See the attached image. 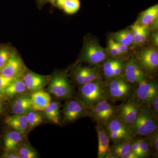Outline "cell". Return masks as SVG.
<instances>
[{
    "instance_id": "cell-1",
    "label": "cell",
    "mask_w": 158,
    "mask_h": 158,
    "mask_svg": "<svg viewBox=\"0 0 158 158\" xmlns=\"http://www.w3.org/2000/svg\"><path fill=\"white\" fill-rule=\"evenodd\" d=\"M104 81L106 98L111 102L126 101L134 98L136 85L123 76Z\"/></svg>"
},
{
    "instance_id": "cell-2",
    "label": "cell",
    "mask_w": 158,
    "mask_h": 158,
    "mask_svg": "<svg viewBox=\"0 0 158 158\" xmlns=\"http://www.w3.org/2000/svg\"><path fill=\"white\" fill-rule=\"evenodd\" d=\"M158 128V121L154 118L147 107L141 106L135 120L127 126L130 136L142 137L147 135Z\"/></svg>"
},
{
    "instance_id": "cell-3",
    "label": "cell",
    "mask_w": 158,
    "mask_h": 158,
    "mask_svg": "<svg viewBox=\"0 0 158 158\" xmlns=\"http://www.w3.org/2000/svg\"><path fill=\"white\" fill-rule=\"evenodd\" d=\"M78 97L77 98L89 107L102 100L106 99L104 81L101 79L80 86Z\"/></svg>"
},
{
    "instance_id": "cell-4",
    "label": "cell",
    "mask_w": 158,
    "mask_h": 158,
    "mask_svg": "<svg viewBox=\"0 0 158 158\" xmlns=\"http://www.w3.org/2000/svg\"><path fill=\"white\" fill-rule=\"evenodd\" d=\"M117 115V106L107 99L89 107L88 116L96 123L104 126Z\"/></svg>"
},
{
    "instance_id": "cell-5",
    "label": "cell",
    "mask_w": 158,
    "mask_h": 158,
    "mask_svg": "<svg viewBox=\"0 0 158 158\" xmlns=\"http://www.w3.org/2000/svg\"><path fill=\"white\" fill-rule=\"evenodd\" d=\"M48 91L58 98L69 99L73 95L72 86L69 81L67 74L58 72L51 78Z\"/></svg>"
},
{
    "instance_id": "cell-6",
    "label": "cell",
    "mask_w": 158,
    "mask_h": 158,
    "mask_svg": "<svg viewBox=\"0 0 158 158\" xmlns=\"http://www.w3.org/2000/svg\"><path fill=\"white\" fill-rule=\"evenodd\" d=\"M158 95V85L155 80L145 79L136 85L134 98L141 106L148 108Z\"/></svg>"
},
{
    "instance_id": "cell-7",
    "label": "cell",
    "mask_w": 158,
    "mask_h": 158,
    "mask_svg": "<svg viewBox=\"0 0 158 158\" xmlns=\"http://www.w3.org/2000/svg\"><path fill=\"white\" fill-rule=\"evenodd\" d=\"M89 107L78 98L70 99L65 102L62 110L63 121L69 123L80 118L88 116Z\"/></svg>"
},
{
    "instance_id": "cell-8",
    "label": "cell",
    "mask_w": 158,
    "mask_h": 158,
    "mask_svg": "<svg viewBox=\"0 0 158 158\" xmlns=\"http://www.w3.org/2000/svg\"><path fill=\"white\" fill-rule=\"evenodd\" d=\"M107 58L106 53L95 40L86 43L82 53L81 60L92 66L100 65Z\"/></svg>"
},
{
    "instance_id": "cell-9",
    "label": "cell",
    "mask_w": 158,
    "mask_h": 158,
    "mask_svg": "<svg viewBox=\"0 0 158 158\" xmlns=\"http://www.w3.org/2000/svg\"><path fill=\"white\" fill-rule=\"evenodd\" d=\"M106 131L113 143L122 141H131L133 139L128 131L127 126L116 115L104 126Z\"/></svg>"
},
{
    "instance_id": "cell-10",
    "label": "cell",
    "mask_w": 158,
    "mask_h": 158,
    "mask_svg": "<svg viewBox=\"0 0 158 158\" xmlns=\"http://www.w3.org/2000/svg\"><path fill=\"white\" fill-rule=\"evenodd\" d=\"M72 75L74 81L79 87L102 79L101 65L92 67L77 66L73 71Z\"/></svg>"
},
{
    "instance_id": "cell-11",
    "label": "cell",
    "mask_w": 158,
    "mask_h": 158,
    "mask_svg": "<svg viewBox=\"0 0 158 158\" xmlns=\"http://www.w3.org/2000/svg\"><path fill=\"white\" fill-rule=\"evenodd\" d=\"M141 107L134 98L123 102L117 106V116L127 126L135 120Z\"/></svg>"
},
{
    "instance_id": "cell-12",
    "label": "cell",
    "mask_w": 158,
    "mask_h": 158,
    "mask_svg": "<svg viewBox=\"0 0 158 158\" xmlns=\"http://www.w3.org/2000/svg\"><path fill=\"white\" fill-rule=\"evenodd\" d=\"M125 63L121 59L107 58L102 63V75L104 81L123 76Z\"/></svg>"
},
{
    "instance_id": "cell-13",
    "label": "cell",
    "mask_w": 158,
    "mask_h": 158,
    "mask_svg": "<svg viewBox=\"0 0 158 158\" xmlns=\"http://www.w3.org/2000/svg\"><path fill=\"white\" fill-rule=\"evenodd\" d=\"M137 61L144 72L153 73L158 67V51L154 48L146 49L139 54Z\"/></svg>"
},
{
    "instance_id": "cell-14",
    "label": "cell",
    "mask_w": 158,
    "mask_h": 158,
    "mask_svg": "<svg viewBox=\"0 0 158 158\" xmlns=\"http://www.w3.org/2000/svg\"><path fill=\"white\" fill-rule=\"evenodd\" d=\"M25 70L22 60L15 52H12L9 61L0 70V74L8 77H19Z\"/></svg>"
},
{
    "instance_id": "cell-15",
    "label": "cell",
    "mask_w": 158,
    "mask_h": 158,
    "mask_svg": "<svg viewBox=\"0 0 158 158\" xmlns=\"http://www.w3.org/2000/svg\"><path fill=\"white\" fill-rule=\"evenodd\" d=\"M123 77L129 83L135 85L146 79L144 73L133 58L125 63Z\"/></svg>"
},
{
    "instance_id": "cell-16",
    "label": "cell",
    "mask_w": 158,
    "mask_h": 158,
    "mask_svg": "<svg viewBox=\"0 0 158 158\" xmlns=\"http://www.w3.org/2000/svg\"><path fill=\"white\" fill-rule=\"evenodd\" d=\"M50 79L49 76L41 75L32 72H29L26 73L23 78L27 90H30L32 93L43 90Z\"/></svg>"
},
{
    "instance_id": "cell-17",
    "label": "cell",
    "mask_w": 158,
    "mask_h": 158,
    "mask_svg": "<svg viewBox=\"0 0 158 158\" xmlns=\"http://www.w3.org/2000/svg\"><path fill=\"white\" fill-rule=\"evenodd\" d=\"M10 108L14 114H24L33 110L31 101V95L19 94L11 102Z\"/></svg>"
},
{
    "instance_id": "cell-18",
    "label": "cell",
    "mask_w": 158,
    "mask_h": 158,
    "mask_svg": "<svg viewBox=\"0 0 158 158\" xmlns=\"http://www.w3.org/2000/svg\"><path fill=\"white\" fill-rule=\"evenodd\" d=\"M95 129L98 138V158H105L106 155L110 151V140L104 126L96 123Z\"/></svg>"
},
{
    "instance_id": "cell-19",
    "label": "cell",
    "mask_w": 158,
    "mask_h": 158,
    "mask_svg": "<svg viewBox=\"0 0 158 158\" xmlns=\"http://www.w3.org/2000/svg\"><path fill=\"white\" fill-rule=\"evenodd\" d=\"M5 121L8 126L22 135L25 134L29 128L27 114H14L7 116Z\"/></svg>"
},
{
    "instance_id": "cell-20",
    "label": "cell",
    "mask_w": 158,
    "mask_h": 158,
    "mask_svg": "<svg viewBox=\"0 0 158 158\" xmlns=\"http://www.w3.org/2000/svg\"><path fill=\"white\" fill-rule=\"evenodd\" d=\"M49 94L43 90L34 92L31 95V101L33 110L43 111L51 102Z\"/></svg>"
},
{
    "instance_id": "cell-21",
    "label": "cell",
    "mask_w": 158,
    "mask_h": 158,
    "mask_svg": "<svg viewBox=\"0 0 158 158\" xmlns=\"http://www.w3.org/2000/svg\"><path fill=\"white\" fill-rule=\"evenodd\" d=\"M60 107V103L59 102H51L48 106L43 111L44 116L52 123L61 124Z\"/></svg>"
},
{
    "instance_id": "cell-22",
    "label": "cell",
    "mask_w": 158,
    "mask_h": 158,
    "mask_svg": "<svg viewBox=\"0 0 158 158\" xmlns=\"http://www.w3.org/2000/svg\"><path fill=\"white\" fill-rule=\"evenodd\" d=\"M27 90L25 84L20 77L16 78L6 88L4 92V96L11 98L24 93Z\"/></svg>"
},
{
    "instance_id": "cell-23",
    "label": "cell",
    "mask_w": 158,
    "mask_h": 158,
    "mask_svg": "<svg viewBox=\"0 0 158 158\" xmlns=\"http://www.w3.org/2000/svg\"><path fill=\"white\" fill-rule=\"evenodd\" d=\"M158 5L157 4L143 11L138 23L140 25L148 27L150 24L158 19Z\"/></svg>"
},
{
    "instance_id": "cell-24",
    "label": "cell",
    "mask_w": 158,
    "mask_h": 158,
    "mask_svg": "<svg viewBox=\"0 0 158 158\" xmlns=\"http://www.w3.org/2000/svg\"><path fill=\"white\" fill-rule=\"evenodd\" d=\"M22 134L17 131H12L7 133L4 138V144L6 152H13L21 141Z\"/></svg>"
},
{
    "instance_id": "cell-25",
    "label": "cell",
    "mask_w": 158,
    "mask_h": 158,
    "mask_svg": "<svg viewBox=\"0 0 158 158\" xmlns=\"http://www.w3.org/2000/svg\"><path fill=\"white\" fill-rule=\"evenodd\" d=\"M131 141H122L113 143L110 146V150L117 158H120L125 154L131 150Z\"/></svg>"
},
{
    "instance_id": "cell-26",
    "label": "cell",
    "mask_w": 158,
    "mask_h": 158,
    "mask_svg": "<svg viewBox=\"0 0 158 158\" xmlns=\"http://www.w3.org/2000/svg\"><path fill=\"white\" fill-rule=\"evenodd\" d=\"M114 40L115 42L129 46L132 44L133 34L131 30H123L114 34Z\"/></svg>"
},
{
    "instance_id": "cell-27",
    "label": "cell",
    "mask_w": 158,
    "mask_h": 158,
    "mask_svg": "<svg viewBox=\"0 0 158 158\" xmlns=\"http://www.w3.org/2000/svg\"><path fill=\"white\" fill-rule=\"evenodd\" d=\"M144 137V139L151 150L152 154L156 158H158V128Z\"/></svg>"
},
{
    "instance_id": "cell-28",
    "label": "cell",
    "mask_w": 158,
    "mask_h": 158,
    "mask_svg": "<svg viewBox=\"0 0 158 158\" xmlns=\"http://www.w3.org/2000/svg\"><path fill=\"white\" fill-rule=\"evenodd\" d=\"M28 128L33 129L42 123L43 122L42 116L34 110L29 111L27 113Z\"/></svg>"
},
{
    "instance_id": "cell-29",
    "label": "cell",
    "mask_w": 158,
    "mask_h": 158,
    "mask_svg": "<svg viewBox=\"0 0 158 158\" xmlns=\"http://www.w3.org/2000/svg\"><path fill=\"white\" fill-rule=\"evenodd\" d=\"M20 158H36L37 154L36 151L28 144H25L20 148L17 153Z\"/></svg>"
},
{
    "instance_id": "cell-30",
    "label": "cell",
    "mask_w": 158,
    "mask_h": 158,
    "mask_svg": "<svg viewBox=\"0 0 158 158\" xmlns=\"http://www.w3.org/2000/svg\"><path fill=\"white\" fill-rule=\"evenodd\" d=\"M80 8V0H65L62 9L68 14L77 12Z\"/></svg>"
},
{
    "instance_id": "cell-31",
    "label": "cell",
    "mask_w": 158,
    "mask_h": 158,
    "mask_svg": "<svg viewBox=\"0 0 158 158\" xmlns=\"http://www.w3.org/2000/svg\"><path fill=\"white\" fill-rule=\"evenodd\" d=\"M145 26L140 25L138 22H136L132 26L131 30L133 34V42L134 45H138L141 44L140 37L141 32Z\"/></svg>"
},
{
    "instance_id": "cell-32",
    "label": "cell",
    "mask_w": 158,
    "mask_h": 158,
    "mask_svg": "<svg viewBox=\"0 0 158 158\" xmlns=\"http://www.w3.org/2000/svg\"><path fill=\"white\" fill-rule=\"evenodd\" d=\"M11 50L7 47L0 48V70L6 65L11 56Z\"/></svg>"
},
{
    "instance_id": "cell-33",
    "label": "cell",
    "mask_w": 158,
    "mask_h": 158,
    "mask_svg": "<svg viewBox=\"0 0 158 158\" xmlns=\"http://www.w3.org/2000/svg\"><path fill=\"white\" fill-rule=\"evenodd\" d=\"M108 48L109 54L111 58L120 59V57L123 56L116 47L114 40L113 39H110L109 40L108 42Z\"/></svg>"
},
{
    "instance_id": "cell-34",
    "label": "cell",
    "mask_w": 158,
    "mask_h": 158,
    "mask_svg": "<svg viewBox=\"0 0 158 158\" xmlns=\"http://www.w3.org/2000/svg\"><path fill=\"white\" fill-rule=\"evenodd\" d=\"M139 147L141 150L142 158H147L152 155L151 150L148 145L146 141L142 138V137L139 138Z\"/></svg>"
},
{
    "instance_id": "cell-35",
    "label": "cell",
    "mask_w": 158,
    "mask_h": 158,
    "mask_svg": "<svg viewBox=\"0 0 158 158\" xmlns=\"http://www.w3.org/2000/svg\"><path fill=\"white\" fill-rule=\"evenodd\" d=\"M15 79L13 78L8 77L0 74V93L4 95V92L6 88Z\"/></svg>"
},
{
    "instance_id": "cell-36",
    "label": "cell",
    "mask_w": 158,
    "mask_h": 158,
    "mask_svg": "<svg viewBox=\"0 0 158 158\" xmlns=\"http://www.w3.org/2000/svg\"><path fill=\"white\" fill-rule=\"evenodd\" d=\"M152 115L156 120H158V95L156 96L148 108Z\"/></svg>"
},
{
    "instance_id": "cell-37",
    "label": "cell",
    "mask_w": 158,
    "mask_h": 158,
    "mask_svg": "<svg viewBox=\"0 0 158 158\" xmlns=\"http://www.w3.org/2000/svg\"><path fill=\"white\" fill-rule=\"evenodd\" d=\"M139 137L133 138L131 141V149L135 153L138 158H142L141 150L139 147Z\"/></svg>"
},
{
    "instance_id": "cell-38",
    "label": "cell",
    "mask_w": 158,
    "mask_h": 158,
    "mask_svg": "<svg viewBox=\"0 0 158 158\" xmlns=\"http://www.w3.org/2000/svg\"><path fill=\"white\" fill-rule=\"evenodd\" d=\"M114 43H115V44L116 45V47L117 48L118 51L120 52L123 56L127 53L128 52V46L123 45V44H121L115 42V41H114Z\"/></svg>"
},
{
    "instance_id": "cell-39",
    "label": "cell",
    "mask_w": 158,
    "mask_h": 158,
    "mask_svg": "<svg viewBox=\"0 0 158 158\" xmlns=\"http://www.w3.org/2000/svg\"><path fill=\"white\" fill-rule=\"evenodd\" d=\"M148 35V27H144V29L141 32L140 40H141V44L144 43L147 40Z\"/></svg>"
},
{
    "instance_id": "cell-40",
    "label": "cell",
    "mask_w": 158,
    "mask_h": 158,
    "mask_svg": "<svg viewBox=\"0 0 158 158\" xmlns=\"http://www.w3.org/2000/svg\"><path fill=\"white\" fill-rule=\"evenodd\" d=\"M3 155L2 157L5 158H20L17 153H12V152H7Z\"/></svg>"
},
{
    "instance_id": "cell-41",
    "label": "cell",
    "mask_w": 158,
    "mask_h": 158,
    "mask_svg": "<svg viewBox=\"0 0 158 158\" xmlns=\"http://www.w3.org/2000/svg\"><path fill=\"white\" fill-rule=\"evenodd\" d=\"M120 158H138L135 153L131 150L123 155Z\"/></svg>"
},
{
    "instance_id": "cell-42",
    "label": "cell",
    "mask_w": 158,
    "mask_h": 158,
    "mask_svg": "<svg viewBox=\"0 0 158 158\" xmlns=\"http://www.w3.org/2000/svg\"><path fill=\"white\" fill-rule=\"evenodd\" d=\"M65 1V0H56L55 5H56L57 7L60 9H62V6H63Z\"/></svg>"
},
{
    "instance_id": "cell-43",
    "label": "cell",
    "mask_w": 158,
    "mask_h": 158,
    "mask_svg": "<svg viewBox=\"0 0 158 158\" xmlns=\"http://www.w3.org/2000/svg\"><path fill=\"white\" fill-rule=\"evenodd\" d=\"M105 158H117L115 155L113 154L111 151H110L106 154Z\"/></svg>"
},
{
    "instance_id": "cell-44",
    "label": "cell",
    "mask_w": 158,
    "mask_h": 158,
    "mask_svg": "<svg viewBox=\"0 0 158 158\" xmlns=\"http://www.w3.org/2000/svg\"><path fill=\"white\" fill-rule=\"evenodd\" d=\"M5 107L2 100H0V115L5 111Z\"/></svg>"
},
{
    "instance_id": "cell-45",
    "label": "cell",
    "mask_w": 158,
    "mask_h": 158,
    "mask_svg": "<svg viewBox=\"0 0 158 158\" xmlns=\"http://www.w3.org/2000/svg\"><path fill=\"white\" fill-rule=\"evenodd\" d=\"M36 1L40 6H43L46 3L49 2V0H36Z\"/></svg>"
},
{
    "instance_id": "cell-46",
    "label": "cell",
    "mask_w": 158,
    "mask_h": 158,
    "mask_svg": "<svg viewBox=\"0 0 158 158\" xmlns=\"http://www.w3.org/2000/svg\"><path fill=\"white\" fill-rule=\"evenodd\" d=\"M56 0H49V2H50L51 4L52 5H55L56 3Z\"/></svg>"
},
{
    "instance_id": "cell-47",
    "label": "cell",
    "mask_w": 158,
    "mask_h": 158,
    "mask_svg": "<svg viewBox=\"0 0 158 158\" xmlns=\"http://www.w3.org/2000/svg\"><path fill=\"white\" fill-rule=\"evenodd\" d=\"M4 95H3L2 94L0 93V100H2L3 97H4Z\"/></svg>"
}]
</instances>
